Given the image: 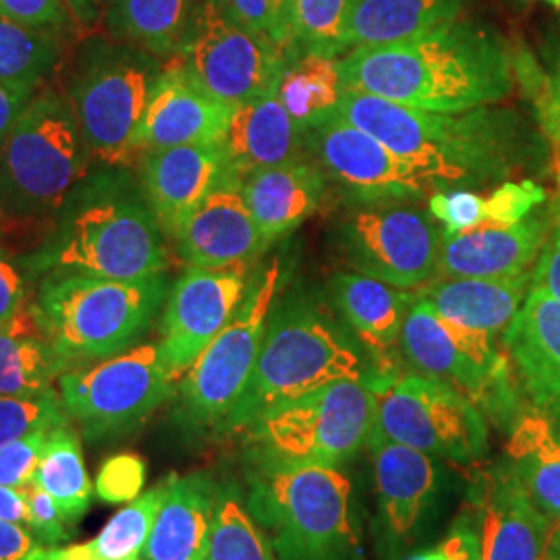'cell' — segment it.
I'll list each match as a JSON object with an SVG mask.
<instances>
[{"instance_id": "cell-1", "label": "cell", "mask_w": 560, "mask_h": 560, "mask_svg": "<svg viewBox=\"0 0 560 560\" xmlns=\"http://www.w3.org/2000/svg\"><path fill=\"white\" fill-rule=\"evenodd\" d=\"M345 90L430 113H469L511 92L501 40L455 20L409 40L358 48L340 59Z\"/></svg>"}, {"instance_id": "cell-2", "label": "cell", "mask_w": 560, "mask_h": 560, "mask_svg": "<svg viewBox=\"0 0 560 560\" xmlns=\"http://www.w3.org/2000/svg\"><path fill=\"white\" fill-rule=\"evenodd\" d=\"M339 115L393 150L434 191L488 183L515 162L517 122L501 113H430L345 90Z\"/></svg>"}, {"instance_id": "cell-3", "label": "cell", "mask_w": 560, "mask_h": 560, "mask_svg": "<svg viewBox=\"0 0 560 560\" xmlns=\"http://www.w3.org/2000/svg\"><path fill=\"white\" fill-rule=\"evenodd\" d=\"M65 201L57 231L34 256L36 272L136 280L168 268L164 231L127 180H96Z\"/></svg>"}, {"instance_id": "cell-4", "label": "cell", "mask_w": 560, "mask_h": 560, "mask_svg": "<svg viewBox=\"0 0 560 560\" xmlns=\"http://www.w3.org/2000/svg\"><path fill=\"white\" fill-rule=\"evenodd\" d=\"M245 504L279 560H363L353 483L340 467L243 459Z\"/></svg>"}, {"instance_id": "cell-5", "label": "cell", "mask_w": 560, "mask_h": 560, "mask_svg": "<svg viewBox=\"0 0 560 560\" xmlns=\"http://www.w3.org/2000/svg\"><path fill=\"white\" fill-rule=\"evenodd\" d=\"M363 378L358 347L320 307L282 305L270 314L252 378L222 432H243L266 411L326 384Z\"/></svg>"}, {"instance_id": "cell-6", "label": "cell", "mask_w": 560, "mask_h": 560, "mask_svg": "<svg viewBox=\"0 0 560 560\" xmlns=\"http://www.w3.org/2000/svg\"><path fill=\"white\" fill-rule=\"evenodd\" d=\"M164 298V277L50 275L42 282L34 307L46 339L73 370L131 349L152 326Z\"/></svg>"}, {"instance_id": "cell-7", "label": "cell", "mask_w": 560, "mask_h": 560, "mask_svg": "<svg viewBox=\"0 0 560 560\" xmlns=\"http://www.w3.org/2000/svg\"><path fill=\"white\" fill-rule=\"evenodd\" d=\"M374 423L376 393L370 378L332 382L247 425L245 457L295 467H342L368 446Z\"/></svg>"}, {"instance_id": "cell-8", "label": "cell", "mask_w": 560, "mask_h": 560, "mask_svg": "<svg viewBox=\"0 0 560 560\" xmlns=\"http://www.w3.org/2000/svg\"><path fill=\"white\" fill-rule=\"evenodd\" d=\"M90 159L67 96L36 92L0 148V200L11 214H52L78 189Z\"/></svg>"}, {"instance_id": "cell-9", "label": "cell", "mask_w": 560, "mask_h": 560, "mask_svg": "<svg viewBox=\"0 0 560 560\" xmlns=\"http://www.w3.org/2000/svg\"><path fill=\"white\" fill-rule=\"evenodd\" d=\"M161 71L156 57L138 46L110 36L88 44L67 101L92 159L119 166L136 154L133 138Z\"/></svg>"}, {"instance_id": "cell-10", "label": "cell", "mask_w": 560, "mask_h": 560, "mask_svg": "<svg viewBox=\"0 0 560 560\" xmlns=\"http://www.w3.org/2000/svg\"><path fill=\"white\" fill-rule=\"evenodd\" d=\"M497 340L444 318L428 301L413 295L399 347L416 374L455 388L509 432L521 411L509 360Z\"/></svg>"}, {"instance_id": "cell-11", "label": "cell", "mask_w": 560, "mask_h": 560, "mask_svg": "<svg viewBox=\"0 0 560 560\" xmlns=\"http://www.w3.org/2000/svg\"><path fill=\"white\" fill-rule=\"evenodd\" d=\"M280 287V261L268 264L237 314L180 381L179 420L191 432H222L247 388Z\"/></svg>"}, {"instance_id": "cell-12", "label": "cell", "mask_w": 560, "mask_h": 560, "mask_svg": "<svg viewBox=\"0 0 560 560\" xmlns=\"http://www.w3.org/2000/svg\"><path fill=\"white\" fill-rule=\"evenodd\" d=\"M175 376L159 342H143L90 368H73L59 378L65 411L88 441L131 434L171 399Z\"/></svg>"}, {"instance_id": "cell-13", "label": "cell", "mask_w": 560, "mask_h": 560, "mask_svg": "<svg viewBox=\"0 0 560 560\" xmlns=\"http://www.w3.org/2000/svg\"><path fill=\"white\" fill-rule=\"evenodd\" d=\"M374 432L428 457L476 463L488 453V421L474 400L444 382L407 374L372 376Z\"/></svg>"}, {"instance_id": "cell-14", "label": "cell", "mask_w": 560, "mask_h": 560, "mask_svg": "<svg viewBox=\"0 0 560 560\" xmlns=\"http://www.w3.org/2000/svg\"><path fill=\"white\" fill-rule=\"evenodd\" d=\"M293 57V50L233 20L221 0H198L173 59L206 94L237 108L272 90Z\"/></svg>"}, {"instance_id": "cell-15", "label": "cell", "mask_w": 560, "mask_h": 560, "mask_svg": "<svg viewBox=\"0 0 560 560\" xmlns=\"http://www.w3.org/2000/svg\"><path fill=\"white\" fill-rule=\"evenodd\" d=\"M345 247L360 275L411 291L436 277L442 231L430 212L416 208H365L345 224Z\"/></svg>"}, {"instance_id": "cell-16", "label": "cell", "mask_w": 560, "mask_h": 560, "mask_svg": "<svg viewBox=\"0 0 560 560\" xmlns=\"http://www.w3.org/2000/svg\"><path fill=\"white\" fill-rule=\"evenodd\" d=\"M376 536L382 557L397 559L425 536L441 513L446 471L439 459L372 432Z\"/></svg>"}, {"instance_id": "cell-17", "label": "cell", "mask_w": 560, "mask_h": 560, "mask_svg": "<svg viewBox=\"0 0 560 560\" xmlns=\"http://www.w3.org/2000/svg\"><path fill=\"white\" fill-rule=\"evenodd\" d=\"M249 291V261L222 268L187 266L164 307L161 351L168 370L180 378L203 349L233 320Z\"/></svg>"}, {"instance_id": "cell-18", "label": "cell", "mask_w": 560, "mask_h": 560, "mask_svg": "<svg viewBox=\"0 0 560 560\" xmlns=\"http://www.w3.org/2000/svg\"><path fill=\"white\" fill-rule=\"evenodd\" d=\"M465 515L476 532L480 560H540L552 523L506 459L474 474Z\"/></svg>"}, {"instance_id": "cell-19", "label": "cell", "mask_w": 560, "mask_h": 560, "mask_svg": "<svg viewBox=\"0 0 560 560\" xmlns=\"http://www.w3.org/2000/svg\"><path fill=\"white\" fill-rule=\"evenodd\" d=\"M310 133L324 173L358 200H411L432 191L407 162L339 113Z\"/></svg>"}, {"instance_id": "cell-20", "label": "cell", "mask_w": 560, "mask_h": 560, "mask_svg": "<svg viewBox=\"0 0 560 560\" xmlns=\"http://www.w3.org/2000/svg\"><path fill=\"white\" fill-rule=\"evenodd\" d=\"M233 108L214 101L189 78L177 59H168L133 138L136 152L187 143L221 141Z\"/></svg>"}, {"instance_id": "cell-21", "label": "cell", "mask_w": 560, "mask_h": 560, "mask_svg": "<svg viewBox=\"0 0 560 560\" xmlns=\"http://www.w3.org/2000/svg\"><path fill=\"white\" fill-rule=\"evenodd\" d=\"M141 194L166 235L229 177L221 141L143 152Z\"/></svg>"}, {"instance_id": "cell-22", "label": "cell", "mask_w": 560, "mask_h": 560, "mask_svg": "<svg viewBox=\"0 0 560 560\" xmlns=\"http://www.w3.org/2000/svg\"><path fill=\"white\" fill-rule=\"evenodd\" d=\"M180 260L194 268H222L252 261L268 245L241 194L240 179L226 177L171 235Z\"/></svg>"}, {"instance_id": "cell-23", "label": "cell", "mask_w": 560, "mask_h": 560, "mask_svg": "<svg viewBox=\"0 0 560 560\" xmlns=\"http://www.w3.org/2000/svg\"><path fill=\"white\" fill-rule=\"evenodd\" d=\"M502 340L532 407L560 430V301L529 287Z\"/></svg>"}, {"instance_id": "cell-24", "label": "cell", "mask_w": 560, "mask_h": 560, "mask_svg": "<svg viewBox=\"0 0 560 560\" xmlns=\"http://www.w3.org/2000/svg\"><path fill=\"white\" fill-rule=\"evenodd\" d=\"M546 241L541 219L506 226H480L457 235L442 233L436 279H511L529 275Z\"/></svg>"}, {"instance_id": "cell-25", "label": "cell", "mask_w": 560, "mask_h": 560, "mask_svg": "<svg viewBox=\"0 0 560 560\" xmlns=\"http://www.w3.org/2000/svg\"><path fill=\"white\" fill-rule=\"evenodd\" d=\"M275 88L233 108L221 140L226 171L233 179L300 161L305 131L291 119Z\"/></svg>"}, {"instance_id": "cell-26", "label": "cell", "mask_w": 560, "mask_h": 560, "mask_svg": "<svg viewBox=\"0 0 560 560\" xmlns=\"http://www.w3.org/2000/svg\"><path fill=\"white\" fill-rule=\"evenodd\" d=\"M221 481L208 471L173 478L141 560H203L217 520Z\"/></svg>"}, {"instance_id": "cell-27", "label": "cell", "mask_w": 560, "mask_h": 560, "mask_svg": "<svg viewBox=\"0 0 560 560\" xmlns=\"http://www.w3.org/2000/svg\"><path fill=\"white\" fill-rule=\"evenodd\" d=\"M241 194L266 243L279 240L318 212L324 177L307 162H289L241 179Z\"/></svg>"}, {"instance_id": "cell-28", "label": "cell", "mask_w": 560, "mask_h": 560, "mask_svg": "<svg viewBox=\"0 0 560 560\" xmlns=\"http://www.w3.org/2000/svg\"><path fill=\"white\" fill-rule=\"evenodd\" d=\"M532 287V272L511 279H439L416 293L441 316L494 339L509 330Z\"/></svg>"}, {"instance_id": "cell-29", "label": "cell", "mask_w": 560, "mask_h": 560, "mask_svg": "<svg viewBox=\"0 0 560 560\" xmlns=\"http://www.w3.org/2000/svg\"><path fill=\"white\" fill-rule=\"evenodd\" d=\"M332 295L342 318L361 345L381 361L382 372L376 376H388L386 368L399 345L402 322L413 293L360 272H339L332 280Z\"/></svg>"}, {"instance_id": "cell-30", "label": "cell", "mask_w": 560, "mask_h": 560, "mask_svg": "<svg viewBox=\"0 0 560 560\" xmlns=\"http://www.w3.org/2000/svg\"><path fill=\"white\" fill-rule=\"evenodd\" d=\"M465 0H351L345 55L436 30L459 20Z\"/></svg>"}, {"instance_id": "cell-31", "label": "cell", "mask_w": 560, "mask_h": 560, "mask_svg": "<svg viewBox=\"0 0 560 560\" xmlns=\"http://www.w3.org/2000/svg\"><path fill=\"white\" fill-rule=\"evenodd\" d=\"M71 368L46 339L36 307H25L18 320L0 328V397L52 395Z\"/></svg>"}, {"instance_id": "cell-32", "label": "cell", "mask_w": 560, "mask_h": 560, "mask_svg": "<svg viewBox=\"0 0 560 560\" xmlns=\"http://www.w3.org/2000/svg\"><path fill=\"white\" fill-rule=\"evenodd\" d=\"M506 460L544 515L560 521V430L538 409L521 411L509 428Z\"/></svg>"}, {"instance_id": "cell-33", "label": "cell", "mask_w": 560, "mask_h": 560, "mask_svg": "<svg viewBox=\"0 0 560 560\" xmlns=\"http://www.w3.org/2000/svg\"><path fill=\"white\" fill-rule=\"evenodd\" d=\"M198 0H106L102 23L113 40L156 59H173L185 40Z\"/></svg>"}, {"instance_id": "cell-34", "label": "cell", "mask_w": 560, "mask_h": 560, "mask_svg": "<svg viewBox=\"0 0 560 560\" xmlns=\"http://www.w3.org/2000/svg\"><path fill=\"white\" fill-rule=\"evenodd\" d=\"M277 96L303 131L339 113L345 83L339 57L303 52L282 69L277 81Z\"/></svg>"}, {"instance_id": "cell-35", "label": "cell", "mask_w": 560, "mask_h": 560, "mask_svg": "<svg viewBox=\"0 0 560 560\" xmlns=\"http://www.w3.org/2000/svg\"><path fill=\"white\" fill-rule=\"evenodd\" d=\"M34 481L52 497L71 525L90 511L96 492L81 453L80 434L71 428V421L50 432Z\"/></svg>"}, {"instance_id": "cell-36", "label": "cell", "mask_w": 560, "mask_h": 560, "mask_svg": "<svg viewBox=\"0 0 560 560\" xmlns=\"http://www.w3.org/2000/svg\"><path fill=\"white\" fill-rule=\"evenodd\" d=\"M62 36L0 15V81L40 90L57 69Z\"/></svg>"}, {"instance_id": "cell-37", "label": "cell", "mask_w": 560, "mask_h": 560, "mask_svg": "<svg viewBox=\"0 0 560 560\" xmlns=\"http://www.w3.org/2000/svg\"><path fill=\"white\" fill-rule=\"evenodd\" d=\"M203 560H279L252 517L237 481H221L217 520Z\"/></svg>"}, {"instance_id": "cell-38", "label": "cell", "mask_w": 560, "mask_h": 560, "mask_svg": "<svg viewBox=\"0 0 560 560\" xmlns=\"http://www.w3.org/2000/svg\"><path fill=\"white\" fill-rule=\"evenodd\" d=\"M173 478L175 476L159 481L148 492H141L136 501L127 502V506H122L117 515H113L102 527L101 534L85 544L90 559L141 560Z\"/></svg>"}, {"instance_id": "cell-39", "label": "cell", "mask_w": 560, "mask_h": 560, "mask_svg": "<svg viewBox=\"0 0 560 560\" xmlns=\"http://www.w3.org/2000/svg\"><path fill=\"white\" fill-rule=\"evenodd\" d=\"M351 0H293L291 46L298 55H345Z\"/></svg>"}, {"instance_id": "cell-40", "label": "cell", "mask_w": 560, "mask_h": 560, "mask_svg": "<svg viewBox=\"0 0 560 560\" xmlns=\"http://www.w3.org/2000/svg\"><path fill=\"white\" fill-rule=\"evenodd\" d=\"M69 421L71 418L57 393L30 399L0 397V446L42 428H57Z\"/></svg>"}, {"instance_id": "cell-41", "label": "cell", "mask_w": 560, "mask_h": 560, "mask_svg": "<svg viewBox=\"0 0 560 560\" xmlns=\"http://www.w3.org/2000/svg\"><path fill=\"white\" fill-rule=\"evenodd\" d=\"M145 460L138 453H117L104 460L94 481V492L102 502L122 504L136 501L145 483Z\"/></svg>"}, {"instance_id": "cell-42", "label": "cell", "mask_w": 560, "mask_h": 560, "mask_svg": "<svg viewBox=\"0 0 560 560\" xmlns=\"http://www.w3.org/2000/svg\"><path fill=\"white\" fill-rule=\"evenodd\" d=\"M546 200V191L534 180L502 183L494 191L483 196V224L506 226L529 217V212Z\"/></svg>"}, {"instance_id": "cell-43", "label": "cell", "mask_w": 560, "mask_h": 560, "mask_svg": "<svg viewBox=\"0 0 560 560\" xmlns=\"http://www.w3.org/2000/svg\"><path fill=\"white\" fill-rule=\"evenodd\" d=\"M428 212L442 224L444 235H457L483 224V196L467 189H442L434 191L428 200Z\"/></svg>"}, {"instance_id": "cell-44", "label": "cell", "mask_w": 560, "mask_h": 560, "mask_svg": "<svg viewBox=\"0 0 560 560\" xmlns=\"http://www.w3.org/2000/svg\"><path fill=\"white\" fill-rule=\"evenodd\" d=\"M52 430L55 428H42L0 446V486L21 490L34 481L42 451Z\"/></svg>"}, {"instance_id": "cell-45", "label": "cell", "mask_w": 560, "mask_h": 560, "mask_svg": "<svg viewBox=\"0 0 560 560\" xmlns=\"http://www.w3.org/2000/svg\"><path fill=\"white\" fill-rule=\"evenodd\" d=\"M21 492L27 502L30 532L42 546L59 548L60 544H67L73 538V525L62 517L57 502L36 481L21 488Z\"/></svg>"}, {"instance_id": "cell-46", "label": "cell", "mask_w": 560, "mask_h": 560, "mask_svg": "<svg viewBox=\"0 0 560 560\" xmlns=\"http://www.w3.org/2000/svg\"><path fill=\"white\" fill-rule=\"evenodd\" d=\"M0 15L60 36L75 27L65 0H0Z\"/></svg>"}, {"instance_id": "cell-47", "label": "cell", "mask_w": 560, "mask_h": 560, "mask_svg": "<svg viewBox=\"0 0 560 560\" xmlns=\"http://www.w3.org/2000/svg\"><path fill=\"white\" fill-rule=\"evenodd\" d=\"M27 307V287L13 256L0 249V328L20 318Z\"/></svg>"}, {"instance_id": "cell-48", "label": "cell", "mask_w": 560, "mask_h": 560, "mask_svg": "<svg viewBox=\"0 0 560 560\" xmlns=\"http://www.w3.org/2000/svg\"><path fill=\"white\" fill-rule=\"evenodd\" d=\"M221 2L226 13L243 27L277 42L272 0H221Z\"/></svg>"}, {"instance_id": "cell-49", "label": "cell", "mask_w": 560, "mask_h": 560, "mask_svg": "<svg viewBox=\"0 0 560 560\" xmlns=\"http://www.w3.org/2000/svg\"><path fill=\"white\" fill-rule=\"evenodd\" d=\"M42 548L46 546L23 525L0 520V560H32Z\"/></svg>"}, {"instance_id": "cell-50", "label": "cell", "mask_w": 560, "mask_h": 560, "mask_svg": "<svg viewBox=\"0 0 560 560\" xmlns=\"http://www.w3.org/2000/svg\"><path fill=\"white\" fill-rule=\"evenodd\" d=\"M532 287L560 301V224L552 241L541 249L540 261L532 272Z\"/></svg>"}, {"instance_id": "cell-51", "label": "cell", "mask_w": 560, "mask_h": 560, "mask_svg": "<svg viewBox=\"0 0 560 560\" xmlns=\"http://www.w3.org/2000/svg\"><path fill=\"white\" fill-rule=\"evenodd\" d=\"M439 550L444 560H480L478 538L465 513H460L459 520L455 521L451 534L441 541Z\"/></svg>"}, {"instance_id": "cell-52", "label": "cell", "mask_w": 560, "mask_h": 560, "mask_svg": "<svg viewBox=\"0 0 560 560\" xmlns=\"http://www.w3.org/2000/svg\"><path fill=\"white\" fill-rule=\"evenodd\" d=\"M38 90H30V88H21V85H11L0 81V148L4 140L9 138V133L13 131L15 122L21 117V113L25 110L27 102L32 101V96Z\"/></svg>"}, {"instance_id": "cell-53", "label": "cell", "mask_w": 560, "mask_h": 560, "mask_svg": "<svg viewBox=\"0 0 560 560\" xmlns=\"http://www.w3.org/2000/svg\"><path fill=\"white\" fill-rule=\"evenodd\" d=\"M0 520L23 525L30 532V513L23 492L18 488L0 486Z\"/></svg>"}, {"instance_id": "cell-54", "label": "cell", "mask_w": 560, "mask_h": 560, "mask_svg": "<svg viewBox=\"0 0 560 560\" xmlns=\"http://www.w3.org/2000/svg\"><path fill=\"white\" fill-rule=\"evenodd\" d=\"M75 27H92L102 20L106 0H65Z\"/></svg>"}, {"instance_id": "cell-55", "label": "cell", "mask_w": 560, "mask_h": 560, "mask_svg": "<svg viewBox=\"0 0 560 560\" xmlns=\"http://www.w3.org/2000/svg\"><path fill=\"white\" fill-rule=\"evenodd\" d=\"M272 11H275L277 42H279L280 46L293 50V46H291V11H293V0H272Z\"/></svg>"}, {"instance_id": "cell-56", "label": "cell", "mask_w": 560, "mask_h": 560, "mask_svg": "<svg viewBox=\"0 0 560 560\" xmlns=\"http://www.w3.org/2000/svg\"><path fill=\"white\" fill-rule=\"evenodd\" d=\"M32 560H92L85 544L59 546V548H42Z\"/></svg>"}, {"instance_id": "cell-57", "label": "cell", "mask_w": 560, "mask_h": 560, "mask_svg": "<svg viewBox=\"0 0 560 560\" xmlns=\"http://www.w3.org/2000/svg\"><path fill=\"white\" fill-rule=\"evenodd\" d=\"M540 560H560V521L550 523V532L544 544Z\"/></svg>"}, {"instance_id": "cell-58", "label": "cell", "mask_w": 560, "mask_h": 560, "mask_svg": "<svg viewBox=\"0 0 560 560\" xmlns=\"http://www.w3.org/2000/svg\"><path fill=\"white\" fill-rule=\"evenodd\" d=\"M405 560H444L442 559L441 550L439 548H434V550H425V552H420V555H413V557H409V559Z\"/></svg>"}, {"instance_id": "cell-59", "label": "cell", "mask_w": 560, "mask_h": 560, "mask_svg": "<svg viewBox=\"0 0 560 560\" xmlns=\"http://www.w3.org/2000/svg\"><path fill=\"white\" fill-rule=\"evenodd\" d=\"M546 2H550L552 7H557V9L560 11V0H546Z\"/></svg>"}, {"instance_id": "cell-60", "label": "cell", "mask_w": 560, "mask_h": 560, "mask_svg": "<svg viewBox=\"0 0 560 560\" xmlns=\"http://www.w3.org/2000/svg\"><path fill=\"white\" fill-rule=\"evenodd\" d=\"M559 98H560V81H559Z\"/></svg>"}]
</instances>
